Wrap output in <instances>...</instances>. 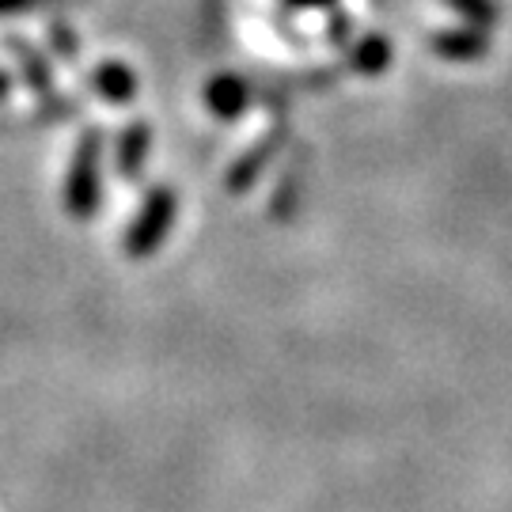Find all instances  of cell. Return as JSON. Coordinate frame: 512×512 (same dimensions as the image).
<instances>
[{
  "label": "cell",
  "instance_id": "obj_5",
  "mask_svg": "<svg viewBox=\"0 0 512 512\" xmlns=\"http://www.w3.org/2000/svg\"><path fill=\"white\" fill-rule=\"evenodd\" d=\"M444 54H478L482 50V35L475 38H440L437 42Z\"/></svg>",
  "mask_w": 512,
  "mask_h": 512
},
{
  "label": "cell",
  "instance_id": "obj_4",
  "mask_svg": "<svg viewBox=\"0 0 512 512\" xmlns=\"http://www.w3.org/2000/svg\"><path fill=\"white\" fill-rule=\"evenodd\" d=\"M452 4H456L459 12H463V16L471 19V23H475V27H482V23H494V4H490V0H452Z\"/></svg>",
  "mask_w": 512,
  "mask_h": 512
},
{
  "label": "cell",
  "instance_id": "obj_2",
  "mask_svg": "<svg viewBox=\"0 0 512 512\" xmlns=\"http://www.w3.org/2000/svg\"><path fill=\"white\" fill-rule=\"evenodd\" d=\"M95 145H99V137L84 141V152H80V160H76V167H73V183H69V213L80 220L92 217L95 202H99V186H95Z\"/></svg>",
  "mask_w": 512,
  "mask_h": 512
},
{
  "label": "cell",
  "instance_id": "obj_1",
  "mask_svg": "<svg viewBox=\"0 0 512 512\" xmlns=\"http://www.w3.org/2000/svg\"><path fill=\"white\" fill-rule=\"evenodd\" d=\"M171 217H175V198H171V190H156V194H152V198L145 202V209H141L137 224L129 228L126 255L129 258L152 255V251L160 247L164 232L171 228Z\"/></svg>",
  "mask_w": 512,
  "mask_h": 512
},
{
  "label": "cell",
  "instance_id": "obj_3",
  "mask_svg": "<svg viewBox=\"0 0 512 512\" xmlns=\"http://www.w3.org/2000/svg\"><path fill=\"white\" fill-rule=\"evenodd\" d=\"M145 129L137 126V129H129L126 133V141H122V152H118V167L126 171V175H133L137 171V164H141V156H145Z\"/></svg>",
  "mask_w": 512,
  "mask_h": 512
}]
</instances>
